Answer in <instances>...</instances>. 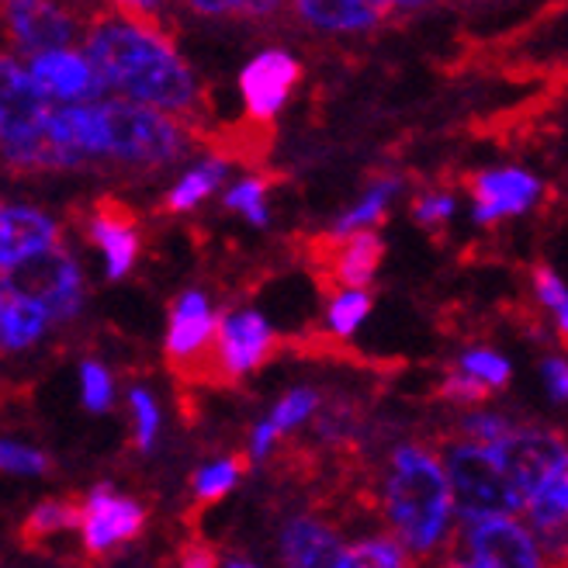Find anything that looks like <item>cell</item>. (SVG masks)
<instances>
[{"label": "cell", "mask_w": 568, "mask_h": 568, "mask_svg": "<svg viewBox=\"0 0 568 568\" xmlns=\"http://www.w3.org/2000/svg\"><path fill=\"white\" fill-rule=\"evenodd\" d=\"M83 60L101 88L119 91L122 101L160 111L178 125L197 119V80L153 11L122 4L115 14H94L83 24Z\"/></svg>", "instance_id": "cell-1"}, {"label": "cell", "mask_w": 568, "mask_h": 568, "mask_svg": "<svg viewBox=\"0 0 568 568\" xmlns=\"http://www.w3.org/2000/svg\"><path fill=\"white\" fill-rule=\"evenodd\" d=\"M385 517L413 555H430L447 534L450 496L437 454L423 444L392 450L385 475ZM403 548V551H406Z\"/></svg>", "instance_id": "cell-2"}, {"label": "cell", "mask_w": 568, "mask_h": 568, "mask_svg": "<svg viewBox=\"0 0 568 568\" xmlns=\"http://www.w3.org/2000/svg\"><path fill=\"white\" fill-rule=\"evenodd\" d=\"M444 478L450 496V514L468 524L481 520H514L524 509V499L509 478L506 465L493 447H478L465 440H450L444 450Z\"/></svg>", "instance_id": "cell-3"}, {"label": "cell", "mask_w": 568, "mask_h": 568, "mask_svg": "<svg viewBox=\"0 0 568 568\" xmlns=\"http://www.w3.org/2000/svg\"><path fill=\"white\" fill-rule=\"evenodd\" d=\"M0 292L39 305L49 316V323L73 320L83 305L80 267L63 243H52V246L32 253L28 261L0 271Z\"/></svg>", "instance_id": "cell-4"}, {"label": "cell", "mask_w": 568, "mask_h": 568, "mask_svg": "<svg viewBox=\"0 0 568 568\" xmlns=\"http://www.w3.org/2000/svg\"><path fill=\"white\" fill-rule=\"evenodd\" d=\"M55 108L60 104H52L36 88V80L28 77V70L18 60L0 55V153L18 150L36 135H42Z\"/></svg>", "instance_id": "cell-5"}, {"label": "cell", "mask_w": 568, "mask_h": 568, "mask_svg": "<svg viewBox=\"0 0 568 568\" xmlns=\"http://www.w3.org/2000/svg\"><path fill=\"white\" fill-rule=\"evenodd\" d=\"M493 450L506 465V471H509V478H514V486H517L524 503L541 489L555 471L568 468L565 437L555 430H541V426H530V430H517L514 426V430H509Z\"/></svg>", "instance_id": "cell-6"}, {"label": "cell", "mask_w": 568, "mask_h": 568, "mask_svg": "<svg viewBox=\"0 0 568 568\" xmlns=\"http://www.w3.org/2000/svg\"><path fill=\"white\" fill-rule=\"evenodd\" d=\"M142 527H146V509L135 499L115 496L108 486L91 489V496L83 499L80 537L91 558H108L119 545L135 541Z\"/></svg>", "instance_id": "cell-7"}, {"label": "cell", "mask_w": 568, "mask_h": 568, "mask_svg": "<svg viewBox=\"0 0 568 568\" xmlns=\"http://www.w3.org/2000/svg\"><path fill=\"white\" fill-rule=\"evenodd\" d=\"M4 18V32L8 39L28 52V55H42V52H60V49H70V42H77L80 28L88 24L67 11V8H55V4H24V0H14V4H4L0 11Z\"/></svg>", "instance_id": "cell-8"}, {"label": "cell", "mask_w": 568, "mask_h": 568, "mask_svg": "<svg viewBox=\"0 0 568 568\" xmlns=\"http://www.w3.org/2000/svg\"><path fill=\"white\" fill-rule=\"evenodd\" d=\"M468 568H548L534 534L517 520H481L465 534Z\"/></svg>", "instance_id": "cell-9"}, {"label": "cell", "mask_w": 568, "mask_h": 568, "mask_svg": "<svg viewBox=\"0 0 568 568\" xmlns=\"http://www.w3.org/2000/svg\"><path fill=\"white\" fill-rule=\"evenodd\" d=\"M215 364L222 378H236L246 375L253 367H261L274 351H277V336L264 323L257 312H236V316H222L215 323Z\"/></svg>", "instance_id": "cell-10"}, {"label": "cell", "mask_w": 568, "mask_h": 568, "mask_svg": "<svg viewBox=\"0 0 568 568\" xmlns=\"http://www.w3.org/2000/svg\"><path fill=\"white\" fill-rule=\"evenodd\" d=\"M24 70L52 104H60V101L63 104H94L104 94L91 63L73 49L32 55V63H28Z\"/></svg>", "instance_id": "cell-11"}, {"label": "cell", "mask_w": 568, "mask_h": 568, "mask_svg": "<svg viewBox=\"0 0 568 568\" xmlns=\"http://www.w3.org/2000/svg\"><path fill=\"white\" fill-rule=\"evenodd\" d=\"M298 80H302V67L292 60L288 52H281V49L261 52L240 77L246 111L257 122H271L281 111V104L288 101V94Z\"/></svg>", "instance_id": "cell-12"}, {"label": "cell", "mask_w": 568, "mask_h": 568, "mask_svg": "<svg viewBox=\"0 0 568 568\" xmlns=\"http://www.w3.org/2000/svg\"><path fill=\"white\" fill-rule=\"evenodd\" d=\"M468 191L475 197V219L496 222L527 212L537 197V181L524 174V170H489V174L471 178Z\"/></svg>", "instance_id": "cell-13"}, {"label": "cell", "mask_w": 568, "mask_h": 568, "mask_svg": "<svg viewBox=\"0 0 568 568\" xmlns=\"http://www.w3.org/2000/svg\"><path fill=\"white\" fill-rule=\"evenodd\" d=\"M212 333H215V316L205 302L202 292H187L178 298L174 305V316H170V329H166V357L170 364L187 367L194 357H202L212 344Z\"/></svg>", "instance_id": "cell-14"}, {"label": "cell", "mask_w": 568, "mask_h": 568, "mask_svg": "<svg viewBox=\"0 0 568 568\" xmlns=\"http://www.w3.org/2000/svg\"><path fill=\"white\" fill-rule=\"evenodd\" d=\"M281 558L284 568H336L344 558V541L329 524L295 517L281 530Z\"/></svg>", "instance_id": "cell-15"}, {"label": "cell", "mask_w": 568, "mask_h": 568, "mask_svg": "<svg viewBox=\"0 0 568 568\" xmlns=\"http://www.w3.org/2000/svg\"><path fill=\"white\" fill-rule=\"evenodd\" d=\"M91 243L104 250L108 257V277L115 281L122 277L139 253V236H135V215L122 205L111 202V197H101L94 205V219H91Z\"/></svg>", "instance_id": "cell-16"}, {"label": "cell", "mask_w": 568, "mask_h": 568, "mask_svg": "<svg viewBox=\"0 0 568 568\" xmlns=\"http://www.w3.org/2000/svg\"><path fill=\"white\" fill-rule=\"evenodd\" d=\"M60 243L55 222L36 209H4L0 212V271H8L32 253Z\"/></svg>", "instance_id": "cell-17"}, {"label": "cell", "mask_w": 568, "mask_h": 568, "mask_svg": "<svg viewBox=\"0 0 568 568\" xmlns=\"http://www.w3.org/2000/svg\"><path fill=\"white\" fill-rule=\"evenodd\" d=\"M392 8L388 4H361V0H305L298 4V14L312 21L316 28H329V32H361V28H375Z\"/></svg>", "instance_id": "cell-18"}, {"label": "cell", "mask_w": 568, "mask_h": 568, "mask_svg": "<svg viewBox=\"0 0 568 568\" xmlns=\"http://www.w3.org/2000/svg\"><path fill=\"white\" fill-rule=\"evenodd\" d=\"M382 257H385V240L378 233H372V230L354 233L344 246H339V257H333V274L339 284H347V288H364V284L375 277Z\"/></svg>", "instance_id": "cell-19"}, {"label": "cell", "mask_w": 568, "mask_h": 568, "mask_svg": "<svg viewBox=\"0 0 568 568\" xmlns=\"http://www.w3.org/2000/svg\"><path fill=\"white\" fill-rule=\"evenodd\" d=\"M49 326V316L24 298L14 295H0V344L8 351H24L42 339Z\"/></svg>", "instance_id": "cell-20"}, {"label": "cell", "mask_w": 568, "mask_h": 568, "mask_svg": "<svg viewBox=\"0 0 568 568\" xmlns=\"http://www.w3.org/2000/svg\"><path fill=\"white\" fill-rule=\"evenodd\" d=\"M80 514H83V503L77 499H42L32 514H28L24 527H21V537L28 545H39L52 534H63V530H73L80 527Z\"/></svg>", "instance_id": "cell-21"}, {"label": "cell", "mask_w": 568, "mask_h": 568, "mask_svg": "<svg viewBox=\"0 0 568 568\" xmlns=\"http://www.w3.org/2000/svg\"><path fill=\"white\" fill-rule=\"evenodd\" d=\"M222 178H225V163L222 160H209L205 166H197V170H191L187 178H181V184L163 197V209L166 212H187V209H194L197 202H202V197H209L215 191V184Z\"/></svg>", "instance_id": "cell-22"}, {"label": "cell", "mask_w": 568, "mask_h": 568, "mask_svg": "<svg viewBox=\"0 0 568 568\" xmlns=\"http://www.w3.org/2000/svg\"><path fill=\"white\" fill-rule=\"evenodd\" d=\"M395 187H399V181H378L372 191H367L364 197H361V205L354 209V212H347L344 219L336 222V233L333 236H354V233H364L367 225L372 222H378L382 215H385V205H388V197L395 194Z\"/></svg>", "instance_id": "cell-23"}, {"label": "cell", "mask_w": 568, "mask_h": 568, "mask_svg": "<svg viewBox=\"0 0 568 568\" xmlns=\"http://www.w3.org/2000/svg\"><path fill=\"white\" fill-rule=\"evenodd\" d=\"M336 568H406V551L392 537H378V541L344 548V558Z\"/></svg>", "instance_id": "cell-24"}, {"label": "cell", "mask_w": 568, "mask_h": 568, "mask_svg": "<svg viewBox=\"0 0 568 568\" xmlns=\"http://www.w3.org/2000/svg\"><path fill=\"white\" fill-rule=\"evenodd\" d=\"M246 458H233V462H219V465H209L194 475V496L202 506H212L219 503L225 493H230L236 486V478L246 471Z\"/></svg>", "instance_id": "cell-25"}, {"label": "cell", "mask_w": 568, "mask_h": 568, "mask_svg": "<svg viewBox=\"0 0 568 568\" xmlns=\"http://www.w3.org/2000/svg\"><path fill=\"white\" fill-rule=\"evenodd\" d=\"M267 178H250L243 184H236L230 194H225V205L233 212H243L250 222L267 225V209H264V194H267Z\"/></svg>", "instance_id": "cell-26"}, {"label": "cell", "mask_w": 568, "mask_h": 568, "mask_svg": "<svg viewBox=\"0 0 568 568\" xmlns=\"http://www.w3.org/2000/svg\"><path fill=\"white\" fill-rule=\"evenodd\" d=\"M367 312H372V295H364V292H347V295H339V298L329 305V323H333L336 333L351 336V333L364 323Z\"/></svg>", "instance_id": "cell-27"}, {"label": "cell", "mask_w": 568, "mask_h": 568, "mask_svg": "<svg viewBox=\"0 0 568 568\" xmlns=\"http://www.w3.org/2000/svg\"><path fill=\"white\" fill-rule=\"evenodd\" d=\"M462 372L486 382L489 388H503L509 382V364L499 357V354H489V351H471L462 357Z\"/></svg>", "instance_id": "cell-28"}, {"label": "cell", "mask_w": 568, "mask_h": 568, "mask_svg": "<svg viewBox=\"0 0 568 568\" xmlns=\"http://www.w3.org/2000/svg\"><path fill=\"white\" fill-rule=\"evenodd\" d=\"M80 388H83V406L91 413H104L111 409V378L101 364H83L80 367Z\"/></svg>", "instance_id": "cell-29"}, {"label": "cell", "mask_w": 568, "mask_h": 568, "mask_svg": "<svg viewBox=\"0 0 568 568\" xmlns=\"http://www.w3.org/2000/svg\"><path fill=\"white\" fill-rule=\"evenodd\" d=\"M534 284H537V295H541V302L555 312V320L565 333L568 326V298H565V284L555 271H548L545 264H537L534 267Z\"/></svg>", "instance_id": "cell-30"}, {"label": "cell", "mask_w": 568, "mask_h": 568, "mask_svg": "<svg viewBox=\"0 0 568 568\" xmlns=\"http://www.w3.org/2000/svg\"><path fill=\"white\" fill-rule=\"evenodd\" d=\"M437 392L444 395V399H450V403H468V406L486 403L489 395H493V388H489L486 382H478V378H471V375H465V372L447 375V378L440 382Z\"/></svg>", "instance_id": "cell-31"}, {"label": "cell", "mask_w": 568, "mask_h": 568, "mask_svg": "<svg viewBox=\"0 0 568 568\" xmlns=\"http://www.w3.org/2000/svg\"><path fill=\"white\" fill-rule=\"evenodd\" d=\"M132 413H135V444L139 447H150L156 430H160V413H156V403L150 392L135 388L132 392Z\"/></svg>", "instance_id": "cell-32"}, {"label": "cell", "mask_w": 568, "mask_h": 568, "mask_svg": "<svg viewBox=\"0 0 568 568\" xmlns=\"http://www.w3.org/2000/svg\"><path fill=\"white\" fill-rule=\"evenodd\" d=\"M0 468L4 471H21V475H39L49 471V458L32 447H21V444H4L0 440Z\"/></svg>", "instance_id": "cell-33"}, {"label": "cell", "mask_w": 568, "mask_h": 568, "mask_svg": "<svg viewBox=\"0 0 568 568\" xmlns=\"http://www.w3.org/2000/svg\"><path fill=\"white\" fill-rule=\"evenodd\" d=\"M312 409H316V395H312L308 388H298L292 395H284L281 406L271 416V423L277 426V430H288V426H298Z\"/></svg>", "instance_id": "cell-34"}, {"label": "cell", "mask_w": 568, "mask_h": 568, "mask_svg": "<svg viewBox=\"0 0 568 568\" xmlns=\"http://www.w3.org/2000/svg\"><path fill=\"white\" fill-rule=\"evenodd\" d=\"M454 215V197L450 194H423L413 202V219L426 230H440V225Z\"/></svg>", "instance_id": "cell-35"}, {"label": "cell", "mask_w": 568, "mask_h": 568, "mask_svg": "<svg viewBox=\"0 0 568 568\" xmlns=\"http://www.w3.org/2000/svg\"><path fill=\"white\" fill-rule=\"evenodd\" d=\"M545 382H548L551 399L555 403H565V395H568V372H565V361L561 357L545 361Z\"/></svg>", "instance_id": "cell-36"}, {"label": "cell", "mask_w": 568, "mask_h": 568, "mask_svg": "<svg viewBox=\"0 0 568 568\" xmlns=\"http://www.w3.org/2000/svg\"><path fill=\"white\" fill-rule=\"evenodd\" d=\"M194 11H202V14H243V18H257V14H271L274 8L271 4H194Z\"/></svg>", "instance_id": "cell-37"}, {"label": "cell", "mask_w": 568, "mask_h": 568, "mask_svg": "<svg viewBox=\"0 0 568 568\" xmlns=\"http://www.w3.org/2000/svg\"><path fill=\"white\" fill-rule=\"evenodd\" d=\"M215 565H219V555L202 541L187 545L184 555H181V568H215Z\"/></svg>", "instance_id": "cell-38"}, {"label": "cell", "mask_w": 568, "mask_h": 568, "mask_svg": "<svg viewBox=\"0 0 568 568\" xmlns=\"http://www.w3.org/2000/svg\"><path fill=\"white\" fill-rule=\"evenodd\" d=\"M281 430H277V426L267 419V423H261L257 426V434H253V458H264V454H267V447H271V440L277 437Z\"/></svg>", "instance_id": "cell-39"}, {"label": "cell", "mask_w": 568, "mask_h": 568, "mask_svg": "<svg viewBox=\"0 0 568 568\" xmlns=\"http://www.w3.org/2000/svg\"><path fill=\"white\" fill-rule=\"evenodd\" d=\"M444 568H468V561H465V558H447Z\"/></svg>", "instance_id": "cell-40"}, {"label": "cell", "mask_w": 568, "mask_h": 568, "mask_svg": "<svg viewBox=\"0 0 568 568\" xmlns=\"http://www.w3.org/2000/svg\"><path fill=\"white\" fill-rule=\"evenodd\" d=\"M233 568H253V565H233Z\"/></svg>", "instance_id": "cell-41"}, {"label": "cell", "mask_w": 568, "mask_h": 568, "mask_svg": "<svg viewBox=\"0 0 568 568\" xmlns=\"http://www.w3.org/2000/svg\"><path fill=\"white\" fill-rule=\"evenodd\" d=\"M0 212H4V205H0Z\"/></svg>", "instance_id": "cell-42"}, {"label": "cell", "mask_w": 568, "mask_h": 568, "mask_svg": "<svg viewBox=\"0 0 568 568\" xmlns=\"http://www.w3.org/2000/svg\"><path fill=\"white\" fill-rule=\"evenodd\" d=\"M0 295H4V292H0Z\"/></svg>", "instance_id": "cell-43"}]
</instances>
